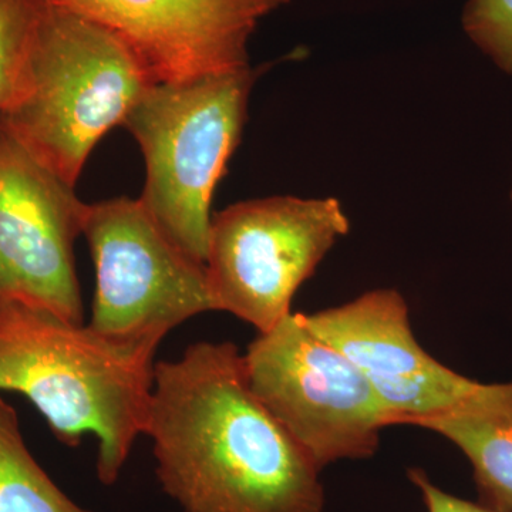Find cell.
I'll return each mask as SVG.
<instances>
[{"mask_svg": "<svg viewBox=\"0 0 512 512\" xmlns=\"http://www.w3.org/2000/svg\"><path fill=\"white\" fill-rule=\"evenodd\" d=\"M158 483L184 512H323L320 470L252 392L232 342L154 365L146 430Z\"/></svg>", "mask_w": 512, "mask_h": 512, "instance_id": "1", "label": "cell"}, {"mask_svg": "<svg viewBox=\"0 0 512 512\" xmlns=\"http://www.w3.org/2000/svg\"><path fill=\"white\" fill-rule=\"evenodd\" d=\"M0 512H92L70 500L30 453L15 409L0 399Z\"/></svg>", "mask_w": 512, "mask_h": 512, "instance_id": "12", "label": "cell"}, {"mask_svg": "<svg viewBox=\"0 0 512 512\" xmlns=\"http://www.w3.org/2000/svg\"><path fill=\"white\" fill-rule=\"evenodd\" d=\"M261 69L148 87L121 126L146 163L138 200L165 237L205 264L211 204L241 141L249 96Z\"/></svg>", "mask_w": 512, "mask_h": 512, "instance_id": "4", "label": "cell"}, {"mask_svg": "<svg viewBox=\"0 0 512 512\" xmlns=\"http://www.w3.org/2000/svg\"><path fill=\"white\" fill-rule=\"evenodd\" d=\"M42 0H0V113L15 89Z\"/></svg>", "mask_w": 512, "mask_h": 512, "instance_id": "14", "label": "cell"}, {"mask_svg": "<svg viewBox=\"0 0 512 512\" xmlns=\"http://www.w3.org/2000/svg\"><path fill=\"white\" fill-rule=\"evenodd\" d=\"M413 426L460 448L473 466L485 507L512 512V382H477L456 404Z\"/></svg>", "mask_w": 512, "mask_h": 512, "instance_id": "11", "label": "cell"}, {"mask_svg": "<svg viewBox=\"0 0 512 512\" xmlns=\"http://www.w3.org/2000/svg\"><path fill=\"white\" fill-rule=\"evenodd\" d=\"M511 197H512V191H511Z\"/></svg>", "mask_w": 512, "mask_h": 512, "instance_id": "16", "label": "cell"}, {"mask_svg": "<svg viewBox=\"0 0 512 512\" xmlns=\"http://www.w3.org/2000/svg\"><path fill=\"white\" fill-rule=\"evenodd\" d=\"M114 33L153 84L251 67L259 23L289 0H47Z\"/></svg>", "mask_w": 512, "mask_h": 512, "instance_id": "9", "label": "cell"}, {"mask_svg": "<svg viewBox=\"0 0 512 512\" xmlns=\"http://www.w3.org/2000/svg\"><path fill=\"white\" fill-rule=\"evenodd\" d=\"M150 86L109 29L42 0L0 126L76 187L94 147Z\"/></svg>", "mask_w": 512, "mask_h": 512, "instance_id": "3", "label": "cell"}, {"mask_svg": "<svg viewBox=\"0 0 512 512\" xmlns=\"http://www.w3.org/2000/svg\"><path fill=\"white\" fill-rule=\"evenodd\" d=\"M463 28L485 56L512 76V0H470Z\"/></svg>", "mask_w": 512, "mask_h": 512, "instance_id": "13", "label": "cell"}, {"mask_svg": "<svg viewBox=\"0 0 512 512\" xmlns=\"http://www.w3.org/2000/svg\"><path fill=\"white\" fill-rule=\"evenodd\" d=\"M82 235L96 269L94 332L158 346L185 320L218 311L207 265L165 237L138 198L86 204Z\"/></svg>", "mask_w": 512, "mask_h": 512, "instance_id": "7", "label": "cell"}, {"mask_svg": "<svg viewBox=\"0 0 512 512\" xmlns=\"http://www.w3.org/2000/svg\"><path fill=\"white\" fill-rule=\"evenodd\" d=\"M309 329L362 370L380 403L446 375L410 325L409 305L396 289H375L335 308L302 313Z\"/></svg>", "mask_w": 512, "mask_h": 512, "instance_id": "10", "label": "cell"}, {"mask_svg": "<svg viewBox=\"0 0 512 512\" xmlns=\"http://www.w3.org/2000/svg\"><path fill=\"white\" fill-rule=\"evenodd\" d=\"M252 392L319 468L366 460L380 446L386 414L372 383L291 313L259 333L244 355Z\"/></svg>", "mask_w": 512, "mask_h": 512, "instance_id": "5", "label": "cell"}, {"mask_svg": "<svg viewBox=\"0 0 512 512\" xmlns=\"http://www.w3.org/2000/svg\"><path fill=\"white\" fill-rule=\"evenodd\" d=\"M409 480L423 497L427 512H497L484 504H474L446 493L421 468H410Z\"/></svg>", "mask_w": 512, "mask_h": 512, "instance_id": "15", "label": "cell"}, {"mask_svg": "<svg viewBox=\"0 0 512 512\" xmlns=\"http://www.w3.org/2000/svg\"><path fill=\"white\" fill-rule=\"evenodd\" d=\"M157 348L106 338L40 306L0 303V392L23 394L66 446L94 434L104 485L119 480L146 430Z\"/></svg>", "mask_w": 512, "mask_h": 512, "instance_id": "2", "label": "cell"}, {"mask_svg": "<svg viewBox=\"0 0 512 512\" xmlns=\"http://www.w3.org/2000/svg\"><path fill=\"white\" fill-rule=\"evenodd\" d=\"M349 229L332 197L275 195L217 212L205 265L218 311L268 332L291 315L293 296Z\"/></svg>", "mask_w": 512, "mask_h": 512, "instance_id": "6", "label": "cell"}, {"mask_svg": "<svg viewBox=\"0 0 512 512\" xmlns=\"http://www.w3.org/2000/svg\"><path fill=\"white\" fill-rule=\"evenodd\" d=\"M74 188L0 126V303L83 323L74 242L86 204Z\"/></svg>", "mask_w": 512, "mask_h": 512, "instance_id": "8", "label": "cell"}]
</instances>
